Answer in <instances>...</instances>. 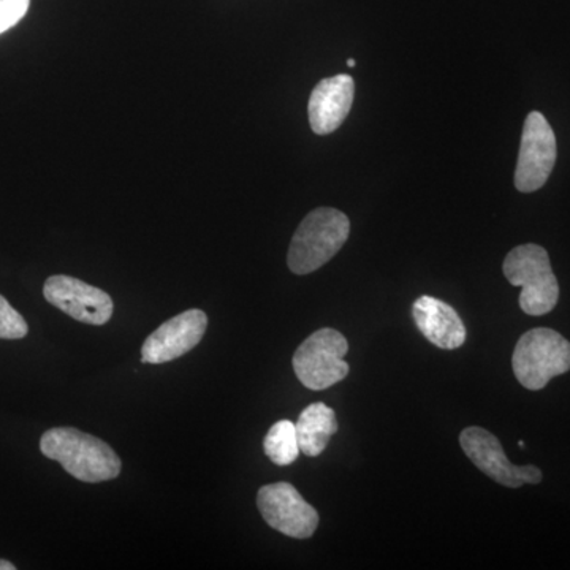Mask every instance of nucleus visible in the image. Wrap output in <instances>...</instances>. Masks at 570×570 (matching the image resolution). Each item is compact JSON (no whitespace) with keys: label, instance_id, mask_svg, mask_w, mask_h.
<instances>
[{"label":"nucleus","instance_id":"nucleus-13","mask_svg":"<svg viewBox=\"0 0 570 570\" xmlns=\"http://www.w3.org/2000/svg\"><path fill=\"white\" fill-rule=\"evenodd\" d=\"M296 436H298L299 452L306 456L322 455L330 439L337 433L336 412L325 403L309 404L295 423Z\"/></svg>","mask_w":570,"mask_h":570},{"label":"nucleus","instance_id":"nucleus-4","mask_svg":"<svg viewBox=\"0 0 570 570\" xmlns=\"http://www.w3.org/2000/svg\"><path fill=\"white\" fill-rule=\"evenodd\" d=\"M513 374L524 389L538 392L551 379L570 371V343L551 328H532L517 343L512 355Z\"/></svg>","mask_w":570,"mask_h":570},{"label":"nucleus","instance_id":"nucleus-7","mask_svg":"<svg viewBox=\"0 0 570 570\" xmlns=\"http://www.w3.org/2000/svg\"><path fill=\"white\" fill-rule=\"evenodd\" d=\"M257 508L268 527L292 539H309L318 527V513L294 485L287 482L262 487Z\"/></svg>","mask_w":570,"mask_h":570},{"label":"nucleus","instance_id":"nucleus-1","mask_svg":"<svg viewBox=\"0 0 570 570\" xmlns=\"http://www.w3.org/2000/svg\"><path fill=\"white\" fill-rule=\"evenodd\" d=\"M47 459L58 461L75 479L86 483L107 482L118 478L121 460L102 439L82 433L77 428H51L40 439Z\"/></svg>","mask_w":570,"mask_h":570},{"label":"nucleus","instance_id":"nucleus-5","mask_svg":"<svg viewBox=\"0 0 570 570\" xmlns=\"http://www.w3.org/2000/svg\"><path fill=\"white\" fill-rule=\"evenodd\" d=\"M348 352L346 337L337 330L321 328L296 348L294 371L298 381L309 390H325L344 381L348 365L344 356Z\"/></svg>","mask_w":570,"mask_h":570},{"label":"nucleus","instance_id":"nucleus-11","mask_svg":"<svg viewBox=\"0 0 570 570\" xmlns=\"http://www.w3.org/2000/svg\"><path fill=\"white\" fill-rule=\"evenodd\" d=\"M355 82L351 75H336L318 82L309 97L307 115L311 129L317 135L335 132L354 105Z\"/></svg>","mask_w":570,"mask_h":570},{"label":"nucleus","instance_id":"nucleus-12","mask_svg":"<svg viewBox=\"0 0 570 570\" xmlns=\"http://www.w3.org/2000/svg\"><path fill=\"white\" fill-rule=\"evenodd\" d=\"M412 317L423 336L444 351L463 346L466 326L455 309L433 296L423 295L412 305Z\"/></svg>","mask_w":570,"mask_h":570},{"label":"nucleus","instance_id":"nucleus-15","mask_svg":"<svg viewBox=\"0 0 570 570\" xmlns=\"http://www.w3.org/2000/svg\"><path fill=\"white\" fill-rule=\"evenodd\" d=\"M28 332L24 317L0 295V340H22Z\"/></svg>","mask_w":570,"mask_h":570},{"label":"nucleus","instance_id":"nucleus-14","mask_svg":"<svg viewBox=\"0 0 570 570\" xmlns=\"http://www.w3.org/2000/svg\"><path fill=\"white\" fill-rule=\"evenodd\" d=\"M265 455L277 466H287L298 459L299 444L296 436L295 423L291 420H279L269 428L264 439Z\"/></svg>","mask_w":570,"mask_h":570},{"label":"nucleus","instance_id":"nucleus-18","mask_svg":"<svg viewBox=\"0 0 570 570\" xmlns=\"http://www.w3.org/2000/svg\"><path fill=\"white\" fill-rule=\"evenodd\" d=\"M355 63H356L355 59H348V61H347L348 67H355Z\"/></svg>","mask_w":570,"mask_h":570},{"label":"nucleus","instance_id":"nucleus-3","mask_svg":"<svg viewBox=\"0 0 570 570\" xmlns=\"http://www.w3.org/2000/svg\"><path fill=\"white\" fill-rule=\"evenodd\" d=\"M505 279L521 287L520 307L528 316H546L560 299V284L551 269L549 253L538 245L510 250L502 265Z\"/></svg>","mask_w":570,"mask_h":570},{"label":"nucleus","instance_id":"nucleus-6","mask_svg":"<svg viewBox=\"0 0 570 570\" xmlns=\"http://www.w3.org/2000/svg\"><path fill=\"white\" fill-rule=\"evenodd\" d=\"M557 137L542 112L532 111L524 121L521 137L519 164L515 170V187L520 193L539 190L549 181L557 164Z\"/></svg>","mask_w":570,"mask_h":570},{"label":"nucleus","instance_id":"nucleus-17","mask_svg":"<svg viewBox=\"0 0 570 570\" xmlns=\"http://www.w3.org/2000/svg\"><path fill=\"white\" fill-rule=\"evenodd\" d=\"M17 566L11 564V562L6 560H0V570H14Z\"/></svg>","mask_w":570,"mask_h":570},{"label":"nucleus","instance_id":"nucleus-9","mask_svg":"<svg viewBox=\"0 0 570 570\" xmlns=\"http://www.w3.org/2000/svg\"><path fill=\"white\" fill-rule=\"evenodd\" d=\"M43 295L50 305L67 316L88 325H105L112 317L111 296L102 288L94 287L77 277L58 275L48 277Z\"/></svg>","mask_w":570,"mask_h":570},{"label":"nucleus","instance_id":"nucleus-16","mask_svg":"<svg viewBox=\"0 0 570 570\" xmlns=\"http://www.w3.org/2000/svg\"><path fill=\"white\" fill-rule=\"evenodd\" d=\"M31 0H0V33L9 31L26 17Z\"/></svg>","mask_w":570,"mask_h":570},{"label":"nucleus","instance_id":"nucleus-10","mask_svg":"<svg viewBox=\"0 0 570 570\" xmlns=\"http://www.w3.org/2000/svg\"><path fill=\"white\" fill-rule=\"evenodd\" d=\"M206 326L208 317L204 311H184L146 337L141 347V362L160 365L189 354L204 340Z\"/></svg>","mask_w":570,"mask_h":570},{"label":"nucleus","instance_id":"nucleus-8","mask_svg":"<svg viewBox=\"0 0 570 570\" xmlns=\"http://www.w3.org/2000/svg\"><path fill=\"white\" fill-rule=\"evenodd\" d=\"M460 444L469 460L494 482L508 487V489H520L524 483L542 482V471L539 468L515 466L505 456L499 439L490 431L480 426H469L461 431Z\"/></svg>","mask_w":570,"mask_h":570},{"label":"nucleus","instance_id":"nucleus-2","mask_svg":"<svg viewBox=\"0 0 570 570\" xmlns=\"http://www.w3.org/2000/svg\"><path fill=\"white\" fill-rule=\"evenodd\" d=\"M351 234V220L335 208H317L307 214L296 228L287 265L295 275H309L328 264Z\"/></svg>","mask_w":570,"mask_h":570}]
</instances>
